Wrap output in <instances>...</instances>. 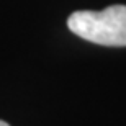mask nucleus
<instances>
[{"instance_id":"f257e3e1","label":"nucleus","mask_w":126,"mask_h":126,"mask_svg":"<svg viewBox=\"0 0 126 126\" xmlns=\"http://www.w3.org/2000/svg\"><path fill=\"white\" fill-rule=\"evenodd\" d=\"M74 34L100 46H126V5H111L102 12L80 10L67 18Z\"/></svg>"},{"instance_id":"f03ea898","label":"nucleus","mask_w":126,"mask_h":126,"mask_svg":"<svg viewBox=\"0 0 126 126\" xmlns=\"http://www.w3.org/2000/svg\"><path fill=\"white\" fill-rule=\"evenodd\" d=\"M0 126H10L8 123H5V121H2V120H0Z\"/></svg>"}]
</instances>
